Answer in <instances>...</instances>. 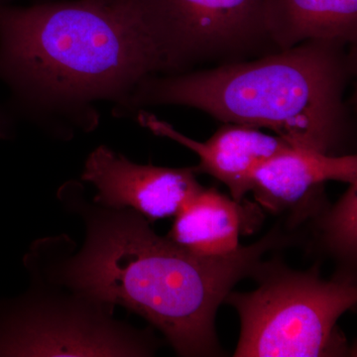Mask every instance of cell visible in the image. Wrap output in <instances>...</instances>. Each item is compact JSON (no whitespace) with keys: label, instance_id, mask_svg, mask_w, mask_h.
<instances>
[{"label":"cell","instance_id":"obj_1","mask_svg":"<svg viewBox=\"0 0 357 357\" xmlns=\"http://www.w3.org/2000/svg\"><path fill=\"white\" fill-rule=\"evenodd\" d=\"M82 187L68 183L58 198L83 220L84 243L77 249L65 234L39 239L45 266L86 299L142 317L180 356H222L215 328L220 305L267 252L296 243L275 227L230 255H195L158 236L137 211L86 201Z\"/></svg>","mask_w":357,"mask_h":357},{"label":"cell","instance_id":"obj_2","mask_svg":"<svg viewBox=\"0 0 357 357\" xmlns=\"http://www.w3.org/2000/svg\"><path fill=\"white\" fill-rule=\"evenodd\" d=\"M161 73L136 0L0 4V79L41 126L58 119L91 130L95 102L119 107Z\"/></svg>","mask_w":357,"mask_h":357},{"label":"cell","instance_id":"obj_3","mask_svg":"<svg viewBox=\"0 0 357 357\" xmlns=\"http://www.w3.org/2000/svg\"><path fill=\"white\" fill-rule=\"evenodd\" d=\"M347 46L310 40L252 61L152 75L114 114L124 116L143 107L181 105L225 123L270 129L294 147L345 155L352 133L345 91L356 70Z\"/></svg>","mask_w":357,"mask_h":357},{"label":"cell","instance_id":"obj_4","mask_svg":"<svg viewBox=\"0 0 357 357\" xmlns=\"http://www.w3.org/2000/svg\"><path fill=\"white\" fill-rule=\"evenodd\" d=\"M319 268L300 271L279 257L262 259L250 276L258 287L227 296L223 304L241 321L234 357L354 356L337 321L356 306V269L338 267L326 279Z\"/></svg>","mask_w":357,"mask_h":357},{"label":"cell","instance_id":"obj_5","mask_svg":"<svg viewBox=\"0 0 357 357\" xmlns=\"http://www.w3.org/2000/svg\"><path fill=\"white\" fill-rule=\"evenodd\" d=\"M27 292L0 303V356L146 357L160 347L153 331L114 318V307L93 302L54 278L28 251Z\"/></svg>","mask_w":357,"mask_h":357},{"label":"cell","instance_id":"obj_6","mask_svg":"<svg viewBox=\"0 0 357 357\" xmlns=\"http://www.w3.org/2000/svg\"><path fill=\"white\" fill-rule=\"evenodd\" d=\"M163 75L199 63L238 62L275 52L263 23V0H136Z\"/></svg>","mask_w":357,"mask_h":357},{"label":"cell","instance_id":"obj_7","mask_svg":"<svg viewBox=\"0 0 357 357\" xmlns=\"http://www.w3.org/2000/svg\"><path fill=\"white\" fill-rule=\"evenodd\" d=\"M82 180L95 187L93 201L109 208H130L150 222L174 218L203 189L194 167L140 165L107 146L96 147L84 163Z\"/></svg>","mask_w":357,"mask_h":357},{"label":"cell","instance_id":"obj_8","mask_svg":"<svg viewBox=\"0 0 357 357\" xmlns=\"http://www.w3.org/2000/svg\"><path fill=\"white\" fill-rule=\"evenodd\" d=\"M330 181L356 183V155L335 156L291 147L256 170L250 192L263 211L291 213L289 222L299 225L326 203L324 187Z\"/></svg>","mask_w":357,"mask_h":357},{"label":"cell","instance_id":"obj_9","mask_svg":"<svg viewBox=\"0 0 357 357\" xmlns=\"http://www.w3.org/2000/svg\"><path fill=\"white\" fill-rule=\"evenodd\" d=\"M143 128L155 135L169 138L198 155L197 174H208L229 188L230 197L245 199L251 191L256 170L267 160L294 147L278 135H269L243 124L225 123L204 142L192 140L149 112H136Z\"/></svg>","mask_w":357,"mask_h":357},{"label":"cell","instance_id":"obj_10","mask_svg":"<svg viewBox=\"0 0 357 357\" xmlns=\"http://www.w3.org/2000/svg\"><path fill=\"white\" fill-rule=\"evenodd\" d=\"M262 211L256 203L237 202L215 188H203L174 217L167 237L195 255H230L241 248V236L260 227Z\"/></svg>","mask_w":357,"mask_h":357},{"label":"cell","instance_id":"obj_11","mask_svg":"<svg viewBox=\"0 0 357 357\" xmlns=\"http://www.w3.org/2000/svg\"><path fill=\"white\" fill-rule=\"evenodd\" d=\"M263 23L276 51L310 40L354 45L357 0H263Z\"/></svg>","mask_w":357,"mask_h":357},{"label":"cell","instance_id":"obj_12","mask_svg":"<svg viewBox=\"0 0 357 357\" xmlns=\"http://www.w3.org/2000/svg\"><path fill=\"white\" fill-rule=\"evenodd\" d=\"M311 218L321 249L337 260L338 267L356 269L357 182L349 184L337 203H326Z\"/></svg>","mask_w":357,"mask_h":357},{"label":"cell","instance_id":"obj_13","mask_svg":"<svg viewBox=\"0 0 357 357\" xmlns=\"http://www.w3.org/2000/svg\"><path fill=\"white\" fill-rule=\"evenodd\" d=\"M13 0H0V4H10ZM60 1V0H31V4L46 3V2Z\"/></svg>","mask_w":357,"mask_h":357}]
</instances>
